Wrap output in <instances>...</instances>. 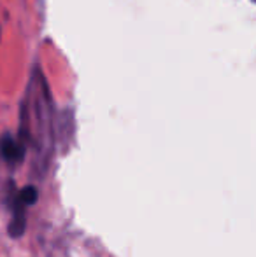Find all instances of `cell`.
<instances>
[{
    "label": "cell",
    "mask_w": 256,
    "mask_h": 257,
    "mask_svg": "<svg viewBox=\"0 0 256 257\" xmlns=\"http://www.w3.org/2000/svg\"><path fill=\"white\" fill-rule=\"evenodd\" d=\"M0 154L7 163H20L25 156V147L14 137L6 135L0 140Z\"/></svg>",
    "instance_id": "cell-1"
},
{
    "label": "cell",
    "mask_w": 256,
    "mask_h": 257,
    "mask_svg": "<svg viewBox=\"0 0 256 257\" xmlns=\"http://www.w3.org/2000/svg\"><path fill=\"white\" fill-rule=\"evenodd\" d=\"M18 196H20L21 203H23L25 206H30V205H34L35 201H37L39 193H37V189H35L34 186H27V187H23L21 191H18Z\"/></svg>",
    "instance_id": "cell-2"
}]
</instances>
